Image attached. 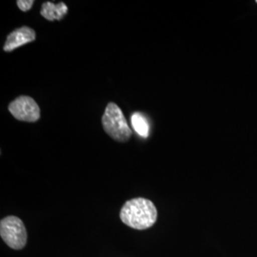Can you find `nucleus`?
Segmentation results:
<instances>
[{"label": "nucleus", "mask_w": 257, "mask_h": 257, "mask_svg": "<svg viewBox=\"0 0 257 257\" xmlns=\"http://www.w3.org/2000/svg\"><path fill=\"white\" fill-rule=\"evenodd\" d=\"M120 219L136 230H146L153 227L157 220V210L151 200L138 197L124 204L120 211Z\"/></svg>", "instance_id": "nucleus-1"}, {"label": "nucleus", "mask_w": 257, "mask_h": 257, "mask_svg": "<svg viewBox=\"0 0 257 257\" xmlns=\"http://www.w3.org/2000/svg\"><path fill=\"white\" fill-rule=\"evenodd\" d=\"M101 122L106 134L117 142L125 143L132 137V128H130L123 111L113 102L108 103L102 115Z\"/></svg>", "instance_id": "nucleus-2"}, {"label": "nucleus", "mask_w": 257, "mask_h": 257, "mask_svg": "<svg viewBox=\"0 0 257 257\" xmlns=\"http://www.w3.org/2000/svg\"><path fill=\"white\" fill-rule=\"evenodd\" d=\"M0 235L14 249H21L27 243V230L24 223L17 216H7L0 221Z\"/></svg>", "instance_id": "nucleus-3"}, {"label": "nucleus", "mask_w": 257, "mask_h": 257, "mask_svg": "<svg viewBox=\"0 0 257 257\" xmlns=\"http://www.w3.org/2000/svg\"><path fill=\"white\" fill-rule=\"evenodd\" d=\"M11 114L19 121L37 122L40 118V108L34 98L21 95L11 102L9 105Z\"/></svg>", "instance_id": "nucleus-4"}, {"label": "nucleus", "mask_w": 257, "mask_h": 257, "mask_svg": "<svg viewBox=\"0 0 257 257\" xmlns=\"http://www.w3.org/2000/svg\"><path fill=\"white\" fill-rule=\"evenodd\" d=\"M36 38H37V34L35 30L27 26H23L13 31L8 35L3 49L5 52L10 53L19 47L35 41Z\"/></svg>", "instance_id": "nucleus-5"}, {"label": "nucleus", "mask_w": 257, "mask_h": 257, "mask_svg": "<svg viewBox=\"0 0 257 257\" xmlns=\"http://www.w3.org/2000/svg\"><path fill=\"white\" fill-rule=\"evenodd\" d=\"M68 13V7L63 2L55 4L53 2L47 1L42 4L40 15L49 21L61 20Z\"/></svg>", "instance_id": "nucleus-6"}, {"label": "nucleus", "mask_w": 257, "mask_h": 257, "mask_svg": "<svg viewBox=\"0 0 257 257\" xmlns=\"http://www.w3.org/2000/svg\"><path fill=\"white\" fill-rule=\"evenodd\" d=\"M132 124H133L134 130L137 132L138 136L144 138H147L149 137V133H150L149 122L142 113L135 112L132 115Z\"/></svg>", "instance_id": "nucleus-7"}, {"label": "nucleus", "mask_w": 257, "mask_h": 257, "mask_svg": "<svg viewBox=\"0 0 257 257\" xmlns=\"http://www.w3.org/2000/svg\"><path fill=\"white\" fill-rule=\"evenodd\" d=\"M34 3H35L34 0H19V1H17L18 7L22 12H28L29 10H31Z\"/></svg>", "instance_id": "nucleus-8"}, {"label": "nucleus", "mask_w": 257, "mask_h": 257, "mask_svg": "<svg viewBox=\"0 0 257 257\" xmlns=\"http://www.w3.org/2000/svg\"><path fill=\"white\" fill-rule=\"evenodd\" d=\"M256 3H257V1H256Z\"/></svg>", "instance_id": "nucleus-9"}]
</instances>
